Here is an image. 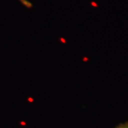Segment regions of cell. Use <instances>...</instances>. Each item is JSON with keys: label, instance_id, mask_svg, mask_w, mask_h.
<instances>
[{"label": "cell", "instance_id": "cell-1", "mask_svg": "<svg viewBox=\"0 0 128 128\" xmlns=\"http://www.w3.org/2000/svg\"><path fill=\"white\" fill-rule=\"evenodd\" d=\"M18 1H19L24 6H26V7H27V8H31L32 6V3H31L30 2H28V0H18Z\"/></svg>", "mask_w": 128, "mask_h": 128}, {"label": "cell", "instance_id": "cell-2", "mask_svg": "<svg viewBox=\"0 0 128 128\" xmlns=\"http://www.w3.org/2000/svg\"><path fill=\"white\" fill-rule=\"evenodd\" d=\"M114 128H128V121L124 122V123L119 124L118 125H117Z\"/></svg>", "mask_w": 128, "mask_h": 128}]
</instances>
